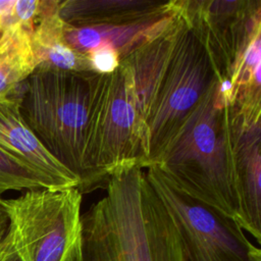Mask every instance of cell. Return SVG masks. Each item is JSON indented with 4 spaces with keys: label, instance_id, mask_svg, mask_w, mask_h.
<instances>
[{
    "label": "cell",
    "instance_id": "ac0fdd59",
    "mask_svg": "<svg viewBox=\"0 0 261 261\" xmlns=\"http://www.w3.org/2000/svg\"><path fill=\"white\" fill-rule=\"evenodd\" d=\"M10 226V217L5 199L0 195V255L7 243Z\"/></svg>",
    "mask_w": 261,
    "mask_h": 261
},
{
    "label": "cell",
    "instance_id": "8fae6325",
    "mask_svg": "<svg viewBox=\"0 0 261 261\" xmlns=\"http://www.w3.org/2000/svg\"><path fill=\"white\" fill-rule=\"evenodd\" d=\"M178 27L179 19L176 14L166 29L134 50L120 62L128 77L135 107L145 132L146 120L168 68Z\"/></svg>",
    "mask_w": 261,
    "mask_h": 261
},
{
    "label": "cell",
    "instance_id": "e0dca14e",
    "mask_svg": "<svg viewBox=\"0 0 261 261\" xmlns=\"http://www.w3.org/2000/svg\"><path fill=\"white\" fill-rule=\"evenodd\" d=\"M86 56L90 61L92 70L99 74H110L120 64L117 52L110 47H99L89 52Z\"/></svg>",
    "mask_w": 261,
    "mask_h": 261
},
{
    "label": "cell",
    "instance_id": "2e32d148",
    "mask_svg": "<svg viewBox=\"0 0 261 261\" xmlns=\"http://www.w3.org/2000/svg\"><path fill=\"white\" fill-rule=\"evenodd\" d=\"M41 189L52 190L38 173L0 149V195L11 190Z\"/></svg>",
    "mask_w": 261,
    "mask_h": 261
},
{
    "label": "cell",
    "instance_id": "3957f363",
    "mask_svg": "<svg viewBox=\"0 0 261 261\" xmlns=\"http://www.w3.org/2000/svg\"><path fill=\"white\" fill-rule=\"evenodd\" d=\"M95 73L37 66L19 88V110L24 122L47 151L74 173L81 184Z\"/></svg>",
    "mask_w": 261,
    "mask_h": 261
},
{
    "label": "cell",
    "instance_id": "6da1fadb",
    "mask_svg": "<svg viewBox=\"0 0 261 261\" xmlns=\"http://www.w3.org/2000/svg\"><path fill=\"white\" fill-rule=\"evenodd\" d=\"M65 261H192L171 214L134 166L108 177L106 195L82 214Z\"/></svg>",
    "mask_w": 261,
    "mask_h": 261
},
{
    "label": "cell",
    "instance_id": "4fadbf2b",
    "mask_svg": "<svg viewBox=\"0 0 261 261\" xmlns=\"http://www.w3.org/2000/svg\"><path fill=\"white\" fill-rule=\"evenodd\" d=\"M172 10V0H63L61 20L72 28L122 25Z\"/></svg>",
    "mask_w": 261,
    "mask_h": 261
},
{
    "label": "cell",
    "instance_id": "277c9868",
    "mask_svg": "<svg viewBox=\"0 0 261 261\" xmlns=\"http://www.w3.org/2000/svg\"><path fill=\"white\" fill-rule=\"evenodd\" d=\"M146 165V132L124 68L95 73L83 154L82 194L124 169Z\"/></svg>",
    "mask_w": 261,
    "mask_h": 261
},
{
    "label": "cell",
    "instance_id": "30bf717a",
    "mask_svg": "<svg viewBox=\"0 0 261 261\" xmlns=\"http://www.w3.org/2000/svg\"><path fill=\"white\" fill-rule=\"evenodd\" d=\"M19 90L0 98V149L30 167L52 190L80 188V178L56 160L24 122Z\"/></svg>",
    "mask_w": 261,
    "mask_h": 261
},
{
    "label": "cell",
    "instance_id": "8992f818",
    "mask_svg": "<svg viewBox=\"0 0 261 261\" xmlns=\"http://www.w3.org/2000/svg\"><path fill=\"white\" fill-rule=\"evenodd\" d=\"M79 188L27 191L5 199L9 243L20 261H65L81 236Z\"/></svg>",
    "mask_w": 261,
    "mask_h": 261
},
{
    "label": "cell",
    "instance_id": "d6986e66",
    "mask_svg": "<svg viewBox=\"0 0 261 261\" xmlns=\"http://www.w3.org/2000/svg\"><path fill=\"white\" fill-rule=\"evenodd\" d=\"M0 261H20L17 254L12 249L9 240H7V243L0 255Z\"/></svg>",
    "mask_w": 261,
    "mask_h": 261
},
{
    "label": "cell",
    "instance_id": "ffe728a7",
    "mask_svg": "<svg viewBox=\"0 0 261 261\" xmlns=\"http://www.w3.org/2000/svg\"><path fill=\"white\" fill-rule=\"evenodd\" d=\"M2 22H3V18L0 16V32H1V29H2Z\"/></svg>",
    "mask_w": 261,
    "mask_h": 261
},
{
    "label": "cell",
    "instance_id": "7c38bea8",
    "mask_svg": "<svg viewBox=\"0 0 261 261\" xmlns=\"http://www.w3.org/2000/svg\"><path fill=\"white\" fill-rule=\"evenodd\" d=\"M176 15L173 0L172 10L148 19L122 25L72 28L64 22L63 36L68 46L82 55L99 47L114 49L120 62L141 45L166 29Z\"/></svg>",
    "mask_w": 261,
    "mask_h": 261
},
{
    "label": "cell",
    "instance_id": "52a82bcc",
    "mask_svg": "<svg viewBox=\"0 0 261 261\" xmlns=\"http://www.w3.org/2000/svg\"><path fill=\"white\" fill-rule=\"evenodd\" d=\"M144 174L174 219L192 261H261L260 249L234 220L177 191L156 166Z\"/></svg>",
    "mask_w": 261,
    "mask_h": 261
},
{
    "label": "cell",
    "instance_id": "5b68a950",
    "mask_svg": "<svg viewBox=\"0 0 261 261\" xmlns=\"http://www.w3.org/2000/svg\"><path fill=\"white\" fill-rule=\"evenodd\" d=\"M177 16L179 27L168 68L145 124V168L158 162L217 80L205 47L184 19Z\"/></svg>",
    "mask_w": 261,
    "mask_h": 261
},
{
    "label": "cell",
    "instance_id": "ba28073f",
    "mask_svg": "<svg viewBox=\"0 0 261 261\" xmlns=\"http://www.w3.org/2000/svg\"><path fill=\"white\" fill-rule=\"evenodd\" d=\"M173 5L205 47L218 81L231 85L248 46L261 34V0H173Z\"/></svg>",
    "mask_w": 261,
    "mask_h": 261
},
{
    "label": "cell",
    "instance_id": "5bb4252c",
    "mask_svg": "<svg viewBox=\"0 0 261 261\" xmlns=\"http://www.w3.org/2000/svg\"><path fill=\"white\" fill-rule=\"evenodd\" d=\"M59 2L60 0L40 2V12L32 35L36 65L64 71H93L88 57L72 50L65 42L64 23L58 14Z\"/></svg>",
    "mask_w": 261,
    "mask_h": 261
},
{
    "label": "cell",
    "instance_id": "9a60e30c",
    "mask_svg": "<svg viewBox=\"0 0 261 261\" xmlns=\"http://www.w3.org/2000/svg\"><path fill=\"white\" fill-rule=\"evenodd\" d=\"M35 24L4 17L0 32V98L16 93L36 68L32 46Z\"/></svg>",
    "mask_w": 261,
    "mask_h": 261
},
{
    "label": "cell",
    "instance_id": "9c48e42d",
    "mask_svg": "<svg viewBox=\"0 0 261 261\" xmlns=\"http://www.w3.org/2000/svg\"><path fill=\"white\" fill-rule=\"evenodd\" d=\"M261 113L244 114L229 106L237 223L261 242Z\"/></svg>",
    "mask_w": 261,
    "mask_h": 261
},
{
    "label": "cell",
    "instance_id": "7a4b0ae2",
    "mask_svg": "<svg viewBox=\"0 0 261 261\" xmlns=\"http://www.w3.org/2000/svg\"><path fill=\"white\" fill-rule=\"evenodd\" d=\"M153 166L177 191L237 222L229 103L218 79Z\"/></svg>",
    "mask_w": 261,
    "mask_h": 261
}]
</instances>
